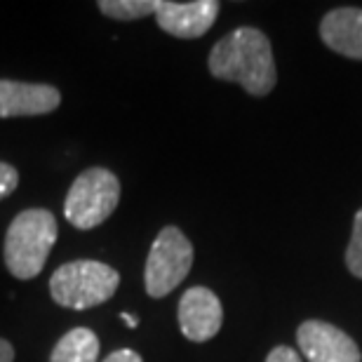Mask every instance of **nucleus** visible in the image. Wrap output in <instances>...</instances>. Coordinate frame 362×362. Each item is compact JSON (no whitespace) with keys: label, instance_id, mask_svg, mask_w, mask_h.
Segmentation results:
<instances>
[{"label":"nucleus","instance_id":"11","mask_svg":"<svg viewBox=\"0 0 362 362\" xmlns=\"http://www.w3.org/2000/svg\"><path fill=\"white\" fill-rule=\"evenodd\" d=\"M99 337L90 327H74L54 344L49 362H97Z\"/></svg>","mask_w":362,"mask_h":362},{"label":"nucleus","instance_id":"4","mask_svg":"<svg viewBox=\"0 0 362 362\" xmlns=\"http://www.w3.org/2000/svg\"><path fill=\"white\" fill-rule=\"evenodd\" d=\"M120 202V179L106 168H88L71 184L64 216L78 230L101 226Z\"/></svg>","mask_w":362,"mask_h":362},{"label":"nucleus","instance_id":"7","mask_svg":"<svg viewBox=\"0 0 362 362\" xmlns=\"http://www.w3.org/2000/svg\"><path fill=\"white\" fill-rule=\"evenodd\" d=\"M296 344L308 362H360L358 344L344 329L322 320H306L296 329Z\"/></svg>","mask_w":362,"mask_h":362},{"label":"nucleus","instance_id":"1","mask_svg":"<svg viewBox=\"0 0 362 362\" xmlns=\"http://www.w3.org/2000/svg\"><path fill=\"white\" fill-rule=\"evenodd\" d=\"M216 81L238 83L252 97H266L278 83L271 42L259 28L240 26L216 42L207 59Z\"/></svg>","mask_w":362,"mask_h":362},{"label":"nucleus","instance_id":"18","mask_svg":"<svg viewBox=\"0 0 362 362\" xmlns=\"http://www.w3.org/2000/svg\"><path fill=\"white\" fill-rule=\"evenodd\" d=\"M120 320L127 325L129 329H134V327H139V317H134V315H129V313H120Z\"/></svg>","mask_w":362,"mask_h":362},{"label":"nucleus","instance_id":"2","mask_svg":"<svg viewBox=\"0 0 362 362\" xmlns=\"http://www.w3.org/2000/svg\"><path fill=\"white\" fill-rule=\"evenodd\" d=\"M59 238L57 216L49 209L31 207L19 212L5 230L3 259L14 278L31 280L40 275Z\"/></svg>","mask_w":362,"mask_h":362},{"label":"nucleus","instance_id":"13","mask_svg":"<svg viewBox=\"0 0 362 362\" xmlns=\"http://www.w3.org/2000/svg\"><path fill=\"white\" fill-rule=\"evenodd\" d=\"M346 266L349 271L362 280V209H358L356 221H353V235L346 250Z\"/></svg>","mask_w":362,"mask_h":362},{"label":"nucleus","instance_id":"9","mask_svg":"<svg viewBox=\"0 0 362 362\" xmlns=\"http://www.w3.org/2000/svg\"><path fill=\"white\" fill-rule=\"evenodd\" d=\"M62 106V92L47 83L0 78V118H33Z\"/></svg>","mask_w":362,"mask_h":362},{"label":"nucleus","instance_id":"15","mask_svg":"<svg viewBox=\"0 0 362 362\" xmlns=\"http://www.w3.org/2000/svg\"><path fill=\"white\" fill-rule=\"evenodd\" d=\"M266 362H301L299 353L294 349H287V346H275V349L269 353Z\"/></svg>","mask_w":362,"mask_h":362},{"label":"nucleus","instance_id":"3","mask_svg":"<svg viewBox=\"0 0 362 362\" xmlns=\"http://www.w3.org/2000/svg\"><path fill=\"white\" fill-rule=\"evenodd\" d=\"M120 273L97 259H76L62 264L49 278V296L69 310H90L118 292Z\"/></svg>","mask_w":362,"mask_h":362},{"label":"nucleus","instance_id":"10","mask_svg":"<svg viewBox=\"0 0 362 362\" xmlns=\"http://www.w3.org/2000/svg\"><path fill=\"white\" fill-rule=\"evenodd\" d=\"M320 38L332 52L362 62V10L337 7L320 21Z\"/></svg>","mask_w":362,"mask_h":362},{"label":"nucleus","instance_id":"6","mask_svg":"<svg viewBox=\"0 0 362 362\" xmlns=\"http://www.w3.org/2000/svg\"><path fill=\"white\" fill-rule=\"evenodd\" d=\"M179 327L188 341L205 344L219 334L223 325V306L212 289L191 287L181 294L177 306Z\"/></svg>","mask_w":362,"mask_h":362},{"label":"nucleus","instance_id":"17","mask_svg":"<svg viewBox=\"0 0 362 362\" xmlns=\"http://www.w3.org/2000/svg\"><path fill=\"white\" fill-rule=\"evenodd\" d=\"M0 362H14V346L0 337Z\"/></svg>","mask_w":362,"mask_h":362},{"label":"nucleus","instance_id":"16","mask_svg":"<svg viewBox=\"0 0 362 362\" xmlns=\"http://www.w3.org/2000/svg\"><path fill=\"white\" fill-rule=\"evenodd\" d=\"M104 362H144V358L132 349H120V351H113Z\"/></svg>","mask_w":362,"mask_h":362},{"label":"nucleus","instance_id":"12","mask_svg":"<svg viewBox=\"0 0 362 362\" xmlns=\"http://www.w3.org/2000/svg\"><path fill=\"white\" fill-rule=\"evenodd\" d=\"M99 12L115 21H134L156 14L158 0H99Z\"/></svg>","mask_w":362,"mask_h":362},{"label":"nucleus","instance_id":"8","mask_svg":"<svg viewBox=\"0 0 362 362\" xmlns=\"http://www.w3.org/2000/svg\"><path fill=\"white\" fill-rule=\"evenodd\" d=\"M221 5L216 0H191V3H177V0H158L156 21L165 33L181 40H195L205 35L219 17Z\"/></svg>","mask_w":362,"mask_h":362},{"label":"nucleus","instance_id":"14","mask_svg":"<svg viewBox=\"0 0 362 362\" xmlns=\"http://www.w3.org/2000/svg\"><path fill=\"white\" fill-rule=\"evenodd\" d=\"M19 186V172L14 165L0 160V200H5L7 195H12Z\"/></svg>","mask_w":362,"mask_h":362},{"label":"nucleus","instance_id":"5","mask_svg":"<svg viewBox=\"0 0 362 362\" xmlns=\"http://www.w3.org/2000/svg\"><path fill=\"white\" fill-rule=\"evenodd\" d=\"M193 266V245L177 226H165L156 235L146 257L144 285L151 299H163L186 280Z\"/></svg>","mask_w":362,"mask_h":362}]
</instances>
